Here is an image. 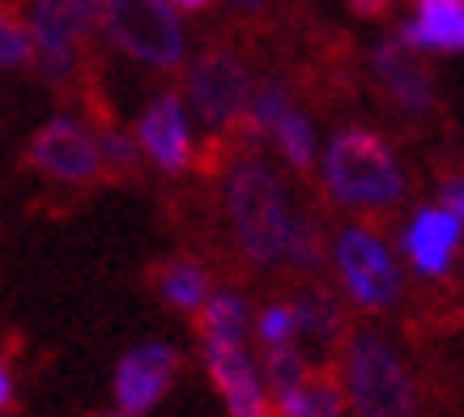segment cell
Here are the masks:
<instances>
[{"label": "cell", "instance_id": "8fae6325", "mask_svg": "<svg viewBox=\"0 0 464 417\" xmlns=\"http://www.w3.org/2000/svg\"><path fill=\"white\" fill-rule=\"evenodd\" d=\"M371 73H375V82L383 85L388 102L401 107V112L426 115L435 107V82H430L422 56L409 52L401 39H383L380 47L371 52Z\"/></svg>", "mask_w": 464, "mask_h": 417}, {"label": "cell", "instance_id": "7402d4cb", "mask_svg": "<svg viewBox=\"0 0 464 417\" xmlns=\"http://www.w3.org/2000/svg\"><path fill=\"white\" fill-rule=\"evenodd\" d=\"M273 141L282 145V153H285V162L295 167V175H315V132H311V124L303 120L298 112H290L282 120V124L273 128Z\"/></svg>", "mask_w": 464, "mask_h": 417}, {"label": "cell", "instance_id": "f1b7e54d", "mask_svg": "<svg viewBox=\"0 0 464 417\" xmlns=\"http://www.w3.org/2000/svg\"><path fill=\"white\" fill-rule=\"evenodd\" d=\"M175 5H179V9H192V14H200V9H209L213 0H175Z\"/></svg>", "mask_w": 464, "mask_h": 417}, {"label": "cell", "instance_id": "7a4b0ae2", "mask_svg": "<svg viewBox=\"0 0 464 417\" xmlns=\"http://www.w3.org/2000/svg\"><path fill=\"white\" fill-rule=\"evenodd\" d=\"M226 213H230V230L239 243L243 260L256 268L282 265L285 243H290V222L295 208L285 200V188L277 170L265 158H243L226 179Z\"/></svg>", "mask_w": 464, "mask_h": 417}, {"label": "cell", "instance_id": "8992f818", "mask_svg": "<svg viewBox=\"0 0 464 417\" xmlns=\"http://www.w3.org/2000/svg\"><path fill=\"white\" fill-rule=\"evenodd\" d=\"M34 175H47L69 188H90L102 179V150L99 137L85 124H77L72 115H56L30 137L26 153H22Z\"/></svg>", "mask_w": 464, "mask_h": 417}, {"label": "cell", "instance_id": "2e32d148", "mask_svg": "<svg viewBox=\"0 0 464 417\" xmlns=\"http://www.w3.org/2000/svg\"><path fill=\"white\" fill-rule=\"evenodd\" d=\"M247 328H252V320H247V303H243L239 294H230V290L209 294L205 306L197 311L200 341H235V345H243Z\"/></svg>", "mask_w": 464, "mask_h": 417}, {"label": "cell", "instance_id": "cb8c5ba5", "mask_svg": "<svg viewBox=\"0 0 464 417\" xmlns=\"http://www.w3.org/2000/svg\"><path fill=\"white\" fill-rule=\"evenodd\" d=\"M256 336H260V345H265V349L295 345V336H298L295 306H290V303H268L265 311H260V320H256Z\"/></svg>", "mask_w": 464, "mask_h": 417}, {"label": "cell", "instance_id": "30bf717a", "mask_svg": "<svg viewBox=\"0 0 464 417\" xmlns=\"http://www.w3.org/2000/svg\"><path fill=\"white\" fill-rule=\"evenodd\" d=\"M137 145L167 175H183L197 162V145H192V132H188V115H183L179 94H158L145 107L141 124H137Z\"/></svg>", "mask_w": 464, "mask_h": 417}, {"label": "cell", "instance_id": "9a60e30c", "mask_svg": "<svg viewBox=\"0 0 464 417\" xmlns=\"http://www.w3.org/2000/svg\"><path fill=\"white\" fill-rule=\"evenodd\" d=\"M290 306H295L298 333L311 336L315 345H337L345 336V311L328 290H298Z\"/></svg>", "mask_w": 464, "mask_h": 417}, {"label": "cell", "instance_id": "4fadbf2b", "mask_svg": "<svg viewBox=\"0 0 464 417\" xmlns=\"http://www.w3.org/2000/svg\"><path fill=\"white\" fill-rule=\"evenodd\" d=\"M154 273V290L167 298L175 311H188V315H197L205 298H209V268L192 260V256H170L162 265L150 268Z\"/></svg>", "mask_w": 464, "mask_h": 417}, {"label": "cell", "instance_id": "d4e9b609", "mask_svg": "<svg viewBox=\"0 0 464 417\" xmlns=\"http://www.w3.org/2000/svg\"><path fill=\"white\" fill-rule=\"evenodd\" d=\"M443 205H451V213L464 222V179L460 175H448V179H443Z\"/></svg>", "mask_w": 464, "mask_h": 417}, {"label": "cell", "instance_id": "4316f807", "mask_svg": "<svg viewBox=\"0 0 464 417\" xmlns=\"http://www.w3.org/2000/svg\"><path fill=\"white\" fill-rule=\"evenodd\" d=\"M14 404V375H9V366H5V358H0V413Z\"/></svg>", "mask_w": 464, "mask_h": 417}, {"label": "cell", "instance_id": "5b68a950", "mask_svg": "<svg viewBox=\"0 0 464 417\" xmlns=\"http://www.w3.org/2000/svg\"><path fill=\"white\" fill-rule=\"evenodd\" d=\"M188 98H192V112L213 132H230L247 115V102H252L247 64L230 47H205L188 69Z\"/></svg>", "mask_w": 464, "mask_h": 417}, {"label": "cell", "instance_id": "44dd1931", "mask_svg": "<svg viewBox=\"0 0 464 417\" xmlns=\"http://www.w3.org/2000/svg\"><path fill=\"white\" fill-rule=\"evenodd\" d=\"M285 265L298 273H315L324 265V235L320 222L311 218L307 208H295V222H290V243H285Z\"/></svg>", "mask_w": 464, "mask_h": 417}, {"label": "cell", "instance_id": "e0dca14e", "mask_svg": "<svg viewBox=\"0 0 464 417\" xmlns=\"http://www.w3.org/2000/svg\"><path fill=\"white\" fill-rule=\"evenodd\" d=\"M426 43L439 52H464V0H418V17Z\"/></svg>", "mask_w": 464, "mask_h": 417}, {"label": "cell", "instance_id": "d6986e66", "mask_svg": "<svg viewBox=\"0 0 464 417\" xmlns=\"http://www.w3.org/2000/svg\"><path fill=\"white\" fill-rule=\"evenodd\" d=\"M290 112H295V94H290V85H285V82H265L252 94V102H247L243 124L252 128L256 137H268V132L282 124Z\"/></svg>", "mask_w": 464, "mask_h": 417}, {"label": "cell", "instance_id": "9c48e42d", "mask_svg": "<svg viewBox=\"0 0 464 417\" xmlns=\"http://www.w3.org/2000/svg\"><path fill=\"white\" fill-rule=\"evenodd\" d=\"M183 371V354L167 341H145V345L128 349L115 362V409H124L132 417H145L154 409Z\"/></svg>", "mask_w": 464, "mask_h": 417}, {"label": "cell", "instance_id": "3957f363", "mask_svg": "<svg viewBox=\"0 0 464 417\" xmlns=\"http://www.w3.org/2000/svg\"><path fill=\"white\" fill-rule=\"evenodd\" d=\"M341 388L353 417H422L418 383L392 341L353 333L341 349Z\"/></svg>", "mask_w": 464, "mask_h": 417}, {"label": "cell", "instance_id": "5bb4252c", "mask_svg": "<svg viewBox=\"0 0 464 417\" xmlns=\"http://www.w3.org/2000/svg\"><path fill=\"white\" fill-rule=\"evenodd\" d=\"M260 371H265V383H268V396H273V409L277 417H285L303 401V392H307L311 375H315V366H311L295 345H273L265 349V362H260Z\"/></svg>", "mask_w": 464, "mask_h": 417}, {"label": "cell", "instance_id": "603a6c76", "mask_svg": "<svg viewBox=\"0 0 464 417\" xmlns=\"http://www.w3.org/2000/svg\"><path fill=\"white\" fill-rule=\"evenodd\" d=\"M34 60V39L26 30V17L0 9V69H17Z\"/></svg>", "mask_w": 464, "mask_h": 417}, {"label": "cell", "instance_id": "277c9868", "mask_svg": "<svg viewBox=\"0 0 464 417\" xmlns=\"http://www.w3.org/2000/svg\"><path fill=\"white\" fill-rule=\"evenodd\" d=\"M102 30L137 64L162 73L183 64V26L170 0H107Z\"/></svg>", "mask_w": 464, "mask_h": 417}, {"label": "cell", "instance_id": "83f0119b", "mask_svg": "<svg viewBox=\"0 0 464 417\" xmlns=\"http://www.w3.org/2000/svg\"><path fill=\"white\" fill-rule=\"evenodd\" d=\"M235 9H243V14H260L265 9V0H230Z\"/></svg>", "mask_w": 464, "mask_h": 417}, {"label": "cell", "instance_id": "ffe728a7", "mask_svg": "<svg viewBox=\"0 0 464 417\" xmlns=\"http://www.w3.org/2000/svg\"><path fill=\"white\" fill-rule=\"evenodd\" d=\"M94 137H99V150H102V179H111V183L137 179V170H141L137 141L128 137V132H120L115 124H102Z\"/></svg>", "mask_w": 464, "mask_h": 417}, {"label": "cell", "instance_id": "484cf974", "mask_svg": "<svg viewBox=\"0 0 464 417\" xmlns=\"http://www.w3.org/2000/svg\"><path fill=\"white\" fill-rule=\"evenodd\" d=\"M353 14L366 17V22H375V17H388V9H392V0H345Z\"/></svg>", "mask_w": 464, "mask_h": 417}, {"label": "cell", "instance_id": "f546056e", "mask_svg": "<svg viewBox=\"0 0 464 417\" xmlns=\"http://www.w3.org/2000/svg\"><path fill=\"white\" fill-rule=\"evenodd\" d=\"M94 417H132V413H124V409H107V413H94Z\"/></svg>", "mask_w": 464, "mask_h": 417}, {"label": "cell", "instance_id": "7c38bea8", "mask_svg": "<svg viewBox=\"0 0 464 417\" xmlns=\"http://www.w3.org/2000/svg\"><path fill=\"white\" fill-rule=\"evenodd\" d=\"M456 243H460V218L451 208H418V218L405 230V251L422 277H443L448 273Z\"/></svg>", "mask_w": 464, "mask_h": 417}, {"label": "cell", "instance_id": "6da1fadb", "mask_svg": "<svg viewBox=\"0 0 464 417\" xmlns=\"http://www.w3.org/2000/svg\"><path fill=\"white\" fill-rule=\"evenodd\" d=\"M324 188L345 208L383 213L405 200V170L375 128L350 124L337 128L324 150Z\"/></svg>", "mask_w": 464, "mask_h": 417}, {"label": "cell", "instance_id": "ac0fdd59", "mask_svg": "<svg viewBox=\"0 0 464 417\" xmlns=\"http://www.w3.org/2000/svg\"><path fill=\"white\" fill-rule=\"evenodd\" d=\"M285 417H350V401H345V388H341V371H320L315 366L303 401Z\"/></svg>", "mask_w": 464, "mask_h": 417}, {"label": "cell", "instance_id": "52a82bcc", "mask_svg": "<svg viewBox=\"0 0 464 417\" xmlns=\"http://www.w3.org/2000/svg\"><path fill=\"white\" fill-rule=\"evenodd\" d=\"M337 273L358 311H388L401 298V268L375 230H341Z\"/></svg>", "mask_w": 464, "mask_h": 417}, {"label": "cell", "instance_id": "ba28073f", "mask_svg": "<svg viewBox=\"0 0 464 417\" xmlns=\"http://www.w3.org/2000/svg\"><path fill=\"white\" fill-rule=\"evenodd\" d=\"M200 362L226 404V417H277L265 371L235 341H200Z\"/></svg>", "mask_w": 464, "mask_h": 417}]
</instances>
